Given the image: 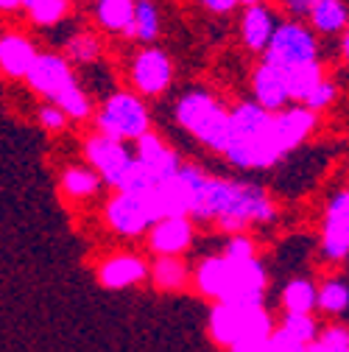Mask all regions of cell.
Listing matches in <instances>:
<instances>
[{
	"mask_svg": "<svg viewBox=\"0 0 349 352\" xmlns=\"http://www.w3.org/2000/svg\"><path fill=\"white\" fill-rule=\"evenodd\" d=\"M190 215L218 218L227 230H235L246 221H271L274 207L260 188L240 185V182H224V179H210V176L199 173L196 188H193Z\"/></svg>",
	"mask_w": 349,
	"mask_h": 352,
	"instance_id": "cell-1",
	"label": "cell"
},
{
	"mask_svg": "<svg viewBox=\"0 0 349 352\" xmlns=\"http://www.w3.org/2000/svg\"><path fill=\"white\" fill-rule=\"evenodd\" d=\"M224 154L238 168H269L285 151L277 138L274 115L257 104H240L229 112V138Z\"/></svg>",
	"mask_w": 349,
	"mask_h": 352,
	"instance_id": "cell-2",
	"label": "cell"
},
{
	"mask_svg": "<svg viewBox=\"0 0 349 352\" xmlns=\"http://www.w3.org/2000/svg\"><path fill=\"white\" fill-rule=\"evenodd\" d=\"M177 120L204 146L224 151L229 138V112H224L207 93H190L177 107Z\"/></svg>",
	"mask_w": 349,
	"mask_h": 352,
	"instance_id": "cell-3",
	"label": "cell"
},
{
	"mask_svg": "<svg viewBox=\"0 0 349 352\" xmlns=\"http://www.w3.org/2000/svg\"><path fill=\"white\" fill-rule=\"evenodd\" d=\"M101 135L112 140H137L148 131V109L132 93H115L104 101L98 112Z\"/></svg>",
	"mask_w": 349,
	"mask_h": 352,
	"instance_id": "cell-4",
	"label": "cell"
},
{
	"mask_svg": "<svg viewBox=\"0 0 349 352\" xmlns=\"http://www.w3.org/2000/svg\"><path fill=\"white\" fill-rule=\"evenodd\" d=\"M263 291H266V272L254 257L246 260L227 257V277L218 302L235 307H263Z\"/></svg>",
	"mask_w": 349,
	"mask_h": 352,
	"instance_id": "cell-5",
	"label": "cell"
},
{
	"mask_svg": "<svg viewBox=\"0 0 349 352\" xmlns=\"http://www.w3.org/2000/svg\"><path fill=\"white\" fill-rule=\"evenodd\" d=\"M316 56H319L316 36L299 23L277 25L269 45H266V65H271L277 70L304 65V62H316Z\"/></svg>",
	"mask_w": 349,
	"mask_h": 352,
	"instance_id": "cell-6",
	"label": "cell"
},
{
	"mask_svg": "<svg viewBox=\"0 0 349 352\" xmlns=\"http://www.w3.org/2000/svg\"><path fill=\"white\" fill-rule=\"evenodd\" d=\"M23 81L28 84L31 93L48 98L51 104H54L65 90H70L73 84H78L76 76H73L70 62H67L62 54H51V51H48V54H36V59H34V65H31V70L25 73Z\"/></svg>",
	"mask_w": 349,
	"mask_h": 352,
	"instance_id": "cell-7",
	"label": "cell"
},
{
	"mask_svg": "<svg viewBox=\"0 0 349 352\" xmlns=\"http://www.w3.org/2000/svg\"><path fill=\"white\" fill-rule=\"evenodd\" d=\"M87 160H90L93 170L98 176H104V182H109L112 188L117 185V179L123 176V170L132 165V154L126 151V146L120 140H112L106 135H95L87 140Z\"/></svg>",
	"mask_w": 349,
	"mask_h": 352,
	"instance_id": "cell-8",
	"label": "cell"
},
{
	"mask_svg": "<svg viewBox=\"0 0 349 352\" xmlns=\"http://www.w3.org/2000/svg\"><path fill=\"white\" fill-rule=\"evenodd\" d=\"M173 65L157 48H143L132 62V81L143 96H159L170 84Z\"/></svg>",
	"mask_w": 349,
	"mask_h": 352,
	"instance_id": "cell-9",
	"label": "cell"
},
{
	"mask_svg": "<svg viewBox=\"0 0 349 352\" xmlns=\"http://www.w3.org/2000/svg\"><path fill=\"white\" fill-rule=\"evenodd\" d=\"M106 221L120 235H140V232H146L148 224H151L146 199L143 196H132V193H117L106 204Z\"/></svg>",
	"mask_w": 349,
	"mask_h": 352,
	"instance_id": "cell-10",
	"label": "cell"
},
{
	"mask_svg": "<svg viewBox=\"0 0 349 352\" xmlns=\"http://www.w3.org/2000/svg\"><path fill=\"white\" fill-rule=\"evenodd\" d=\"M36 45L20 31H3L0 34V73L6 78H25L36 59Z\"/></svg>",
	"mask_w": 349,
	"mask_h": 352,
	"instance_id": "cell-11",
	"label": "cell"
},
{
	"mask_svg": "<svg viewBox=\"0 0 349 352\" xmlns=\"http://www.w3.org/2000/svg\"><path fill=\"white\" fill-rule=\"evenodd\" d=\"M135 160L148 170V176L154 182H165L179 170V157L173 154L157 135H151V131L137 138V157Z\"/></svg>",
	"mask_w": 349,
	"mask_h": 352,
	"instance_id": "cell-12",
	"label": "cell"
},
{
	"mask_svg": "<svg viewBox=\"0 0 349 352\" xmlns=\"http://www.w3.org/2000/svg\"><path fill=\"white\" fill-rule=\"evenodd\" d=\"M324 254L333 260L349 254V193H338L327 207Z\"/></svg>",
	"mask_w": 349,
	"mask_h": 352,
	"instance_id": "cell-13",
	"label": "cell"
},
{
	"mask_svg": "<svg viewBox=\"0 0 349 352\" xmlns=\"http://www.w3.org/2000/svg\"><path fill=\"white\" fill-rule=\"evenodd\" d=\"M193 238V227L188 218H159V221H154L151 227V249L159 252L162 257H173L179 254L182 249H188Z\"/></svg>",
	"mask_w": 349,
	"mask_h": 352,
	"instance_id": "cell-14",
	"label": "cell"
},
{
	"mask_svg": "<svg viewBox=\"0 0 349 352\" xmlns=\"http://www.w3.org/2000/svg\"><path fill=\"white\" fill-rule=\"evenodd\" d=\"M140 280H146V263L140 257H132V254H117L98 269V283L109 291L137 285Z\"/></svg>",
	"mask_w": 349,
	"mask_h": 352,
	"instance_id": "cell-15",
	"label": "cell"
},
{
	"mask_svg": "<svg viewBox=\"0 0 349 352\" xmlns=\"http://www.w3.org/2000/svg\"><path fill=\"white\" fill-rule=\"evenodd\" d=\"M274 126H277V138H280L282 151H291L313 131L316 115L308 107H293V109L274 115Z\"/></svg>",
	"mask_w": 349,
	"mask_h": 352,
	"instance_id": "cell-16",
	"label": "cell"
},
{
	"mask_svg": "<svg viewBox=\"0 0 349 352\" xmlns=\"http://www.w3.org/2000/svg\"><path fill=\"white\" fill-rule=\"evenodd\" d=\"M271 336V319L263 307H243V319L238 338L229 344L232 352H254L260 344Z\"/></svg>",
	"mask_w": 349,
	"mask_h": 352,
	"instance_id": "cell-17",
	"label": "cell"
},
{
	"mask_svg": "<svg viewBox=\"0 0 349 352\" xmlns=\"http://www.w3.org/2000/svg\"><path fill=\"white\" fill-rule=\"evenodd\" d=\"M254 96H257V107H263L271 115L285 107L288 93H285V84H282V76L277 67L263 62L254 70Z\"/></svg>",
	"mask_w": 349,
	"mask_h": 352,
	"instance_id": "cell-18",
	"label": "cell"
},
{
	"mask_svg": "<svg viewBox=\"0 0 349 352\" xmlns=\"http://www.w3.org/2000/svg\"><path fill=\"white\" fill-rule=\"evenodd\" d=\"M274 17L271 12L263 6V3H254V6H246L243 12V23H240V31H243V42L251 48V51H266L269 39L274 34Z\"/></svg>",
	"mask_w": 349,
	"mask_h": 352,
	"instance_id": "cell-19",
	"label": "cell"
},
{
	"mask_svg": "<svg viewBox=\"0 0 349 352\" xmlns=\"http://www.w3.org/2000/svg\"><path fill=\"white\" fill-rule=\"evenodd\" d=\"M280 76H282V84H285L288 98L302 101V104H304V98H308V96L316 90V87L324 81L319 62H304V65L285 67V70H280Z\"/></svg>",
	"mask_w": 349,
	"mask_h": 352,
	"instance_id": "cell-20",
	"label": "cell"
},
{
	"mask_svg": "<svg viewBox=\"0 0 349 352\" xmlns=\"http://www.w3.org/2000/svg\"><path fill=\"white\" fill-rule=\"evenodd\" d=\"M308 14H311V23L316 25V31H322V34H338L349 23V12L344 6V0H316Z\"/></svg>",
	"mask_w": 349,
	"mask_h": 352,
	"instance_id": "cell-21",
	"label": "cell"
},
{
	"mask_svg": "<svg viewBox=\"0 0 349 352\" xmlns=\"http://www.w3.org/2000/svg\"><path fill=\"white\" fill-rule=\"evenodd\" d=\"M123 34L137 39V42H146V45L151 39H157V34H159V12H157V6L151 3V0H135L132 23L126 25Z\"/></svg>",
	"mask_w": 349,
	"mask_h": 352,
	"instance_id": "cell-22",
	"label": "cell"
},
{
	"mask_svg": "<svg viewBox=\"0 0 349 352\" xmlns=\"http://www.w3.org/2000/svg\"><path fill=\"white\" fill-rule=\"evenodd\" d=\"M135 14V0H98L95 3V20L106 31H126Z\"/></svg>",
	"mask_w": 349,
	"mask_h": 352,
	"instance_id": "cell-23",
	"label": "cell"
},
{
	"mask_svg": "<svg viewBox=\"0 0 349 352\" xmlns=\"http://www.w3.org/2000/svg\"><path fill=\"white\" fill-rule=\"evenodd\" d=\"M20 9H25L34 25H56L67 17L70 0H20Z\"/></svg>",
	"mask_w": 349,
	"mask_h": 352,
	"instance_id": "cell-24",
	"label": "cell"
},
{
	"mask_svg": "<svg viewBox=\"0 0 349 352\" xmlns=\"http://www.w3.org/2000/svg\"><path fill=\"white\" fill-rule=\"evenodd\" d=\"M98 185H101V176H98L93 168L73 165V168H67L65 176H62V190H65L67 196H73V199H90V196H95Z\"/></svg>",
	"mask_w": 349,
	"mask_h": 352,
	"instance_id": "cell-25",
	"label": "cell"
},
{
	"mask_svg": "<svg viewBox=\"0 0 349 352\" xmlns=\"http://www.w3.org/2000/svg\"><path fill=\"white\" fill-rule=\"evenodd\" d=\"M224 277H227V257H210L201 263L196 283L207 296L218 299L221 296V288H224Z\"/></svg>",
	"mask_w": 349,
	"mask_h": 352,
	"instance_id": "cell-26",
	"label": "cell"
},
{
	"mask_svg": "<svg viewBox=\"0 0 349 352\" xmlns=\"http://www.w3.org/2000/svg\"><path fill=\"white\" fill-rule=\"evenodd\" d=\"M282 299H285L288 314H311L316 307V288L308 280H293L288 283Z\"/></svg>",
	"mask_w": 349,
	"mask_h": 352,
	"instance_id": "cell-27",
	"label": "cell"
},
{
	"mask_svg": "<svg viewBox=\"0 0 349 352\" xmlns=\"http://www.w3.org/2000/svg\"><path fill=\"white\" fill-rule=\"evenodd\" d=\"M157 182L148 176V170L137 162V160H132V165H128L126 170H123V176L117 179V185H115V190L117 193H132V196H143V193H148L151 188H154Z\"/></svg>",
	"mask_w": 349,
	"mask_h": 352,
	"instance_id": "cell-28",
	"label": "cell"
},
{
	"mask_svg": "<svg viewBox=\"0 0 349 352\" xmlns=\"http://www.w3.org/2000/svg\"><path fill=\"white\" fill-rule=\"evenodd\" d=\"M65 59L67 62H78V65H90L101 56V42L93 34H76L67 39V48H65Z\"/></svg>",
	"mask_w": 349,
	"mask_h": 352,
	"instance_id": "cell-29",
	"label": "cell"
},
{
	"mask_svg": "<svg viewBox=\"0 0 349 352\" xmlns=\"http://www.w3.org/2000/svg\"><path fill=\"white\" fill-rule=\"evenodd\" d=\"M54 107H59L67 115V120H84V118H90V98H87V93L81 90L78 84H73L70 90H65L54 101Z\"/></svg>",
	"mask_w": 349,
	"mask_h": 352,
	"instance_id": "cell-30",
	"label": "cell"
},
{
	"mask_svg": "<svg viewBox=\"0 0 349 352\" xmlns=\"http://www.w3.org/2000/svg\"><path fill=\"white\" fill-rule=\"evenodd\" d=\"M154 283L159 288H179L185 285V266L177 257H162L154 266Z\"/></svg>",
	"mask_w": 349,
	"mask_h": 352,
	"instance_id": "cell-31",
	"label": "cell"
},
{
	"mask_svg": "<svg viewBox=\"0 0 349 352\" xmlns=\"http://www.w3.org/2000/svg\"><path fill=\"white\" fill-rule=\"evenodd\" d=\"M282 333L308 346L316 338V322L311 319V314H288L282 322Z\"/></svg>",
	"mask_w": 349,
	"mask_h": 352,
	"instance_id": "cell-32",
	"label": "cell"
},
{
	"mask_svg": "<svg viewBox=\"0 0 349 352\" xmlns=\"http://www.w3.org/2000/svg\"><path fill=\"white\" fill-rule=\"evenodd\" d=\"M316 305H322L324 311H330V314H341L344 307L349 305V288L344 285V283H327L324 288H322V294H316Z\"/></svg>",
	"mask_w": 349,
	"mask_h": 352,
	"instance_id": "cell-33",
	"label": "cell"
},
{
	"mask_svg": "<svg viewBox=\"0 0 349 352\" xmlns=\"http://www.w3.org/2000/svg\"><path fill=\"white\" fill-rule=\"evenodd\" d=\"M304 352H349V330L346 327H330L324 330V336L304 346Z\"/></svg>",
	"mask_w": 349,
	"mask_h": 352,
	"instance_id": "cell-34",
	"label": "cell"
},
{
	"mask_svg": "<svg viewBox=\"0 0 349 352\" xmlns=\"http://www.w3.org/2000/svg\"><path fill=\"white\" fill-rule=\"evenodd\" d=\"M254 352H304V344H299L291 336H285L282 330H277V333H271L263 344H260Z\"/></svg>",
	"mask_w": 349,
	"mask_h": 352,
	"instance_id": "cell-35",
	"label": "cell"
},
{
	"mask_svg": "<svg viewBox=\"0 0 349 352\" xmlns=\"http://www.w3.org/2000/svg\"><path fill=\"white\" fill-rule=\"evenodd\" d=\"M36 120H39V126L45 129V131H62V129L67 126V115H65L59 107H54V104L42 107V109L36 112Z\"/></svg>",
	"mask_w": 349,
	"mask_h": 352,
	"instance_id": "cell-36",
	"label": "cell"
},
{
	"mask_svg": "<svg viewBox=\"0 0 349 352\" xmlns=\"http://www.w3.org/2000/svg\"><path fill=\"white\" fill-rule=\"evenodd\" d=\"M333 98H335V87L330 84V81H322L316 90L304 98V104H308V109L311 112H319V109H324V107H330L333 104Z\"/></svg>",
	"mask_w": 349,
	"mask_h": 352,
	"instance_id": "cell-37",
	"label": "cell"
},
{
	"mask_svg": "<svg viewBox=\"0 0 349 352\" xmlns=\"http://www.w3.org/2000/svg\"><path fill=\"white\" fill-rule=\"evenodd\" d=\"M227 257L232 260H246V257H254L251 254V243L246 238H232L229 246H227Z\"/></svg>",
	"mask_w": 349,
	"mask_h": 352,
	"instance_id": "cell-38",
	"label": "cell"
},
{
	"mask_svg": "<svg viewBox=\"0 0 349 352\" xmlns=\"http://www.w3.org/2000/svg\"><path fill=\"white\" fill-rule=\"evenodd\" d=\"M280 3L291 12V14H296V17H302V14H308L311 12V6L316 3V0H280Z\"/></svg>",
	"mask_w": 349,
	"mask_h": 352,
	"instance_id": "cell-39",
	"label": "cell"
},
{
	"mask_svg": "<svg viewBox=\"0 0 349 352\" xmlns=\"http://www.w3.org/2000/svg\"><path fill=\"white\" fill-rule=\"evenodd\" d=\"M201 3L215 14H227V12H232L238 6V0H201Z\"/></svg>",
	"mask_w": 349,
	"mask_h": 352,
	"instance_id": "cell-40",
	"label": "cell"
},
{
	"mask_svg": "<svg viewBox=\"0 0 349 352\" xmlns=\"http://www.w3.org/2000/svg\"><path fill=\"white\" fill-rule=\"evenodd\" d=\"M17 9H20V0H0V12L3 14H12Z\"/></svg>",
	"mask_w": 349,
	"mask_h": 352,
	"instance_id": "cell-41",
	"label": "cell"
},
{
	"mask_svg": "<svg viewBox=\"0 0 349 352\" xmlns=\"http://www.w3.org/2000/svg\"><path fill=\"white\" fill-rule=\"evenodd\" d=\"M344 56L349 59V31H346V36H344Z\"/></svg>",
	"mask_w": 349,
	"mask_h": 352,
	"instance_id": "cell-42",
	"label": "cell"
},
{
	"mask_svg": "<svg viewBox=\"0 0 349 352\" xmlns=\"http://www.w3.org/2000/svg\"><path fill=\"white\" fill-rule=\"evenodd\" d=\"M238 3H243V6H254V3H260V0H238Z\"/></svg>",
	"mask_w": 349,
	"mask_h": 352,
	"instance_id": "cell-43",
	"label": "cell"
}]
</instances>
